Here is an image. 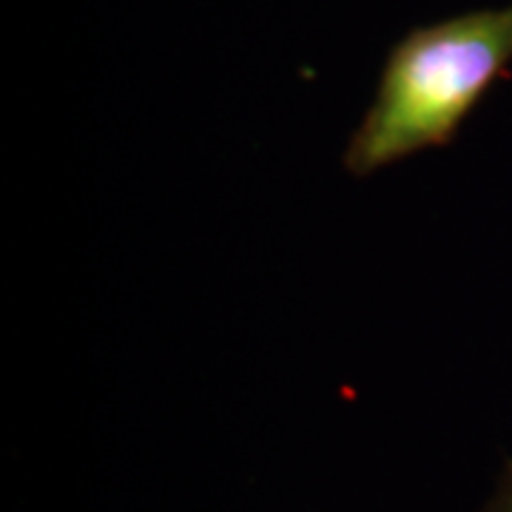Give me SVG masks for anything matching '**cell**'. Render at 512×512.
Instances as JSON below:
<instances>
[{"label": "cell", "instance_id": "6da1fadb", "mask_svg": "<svg viewBox=\"0 0 512 512\" xmlns=\"http://www.w3.org/2000/svg\"><path fill=\"white\" fill-rule=\"evenodd\" d=\"M512 66V3L416 26L387 52L379 86L345 148L367 177L447 146Z\"/></svg>", "mask_w": 512, "mask_h": 512}, {"label": "cell", "instance_id": "7a4b0ae2", "mask_svg": "<svg viewBox=\"0 0 512 512\" xmlns=\"http://www.w3.org/2000/svg\"><path fill=\"white\" fill-rule=\"evenodd\" d=\"M481 512H512V464L510 470H507V476L501 478L495 495L487 501V507Z\"/></svg>", "mask_w": 512, "mask_h": 512}]
</instances>
